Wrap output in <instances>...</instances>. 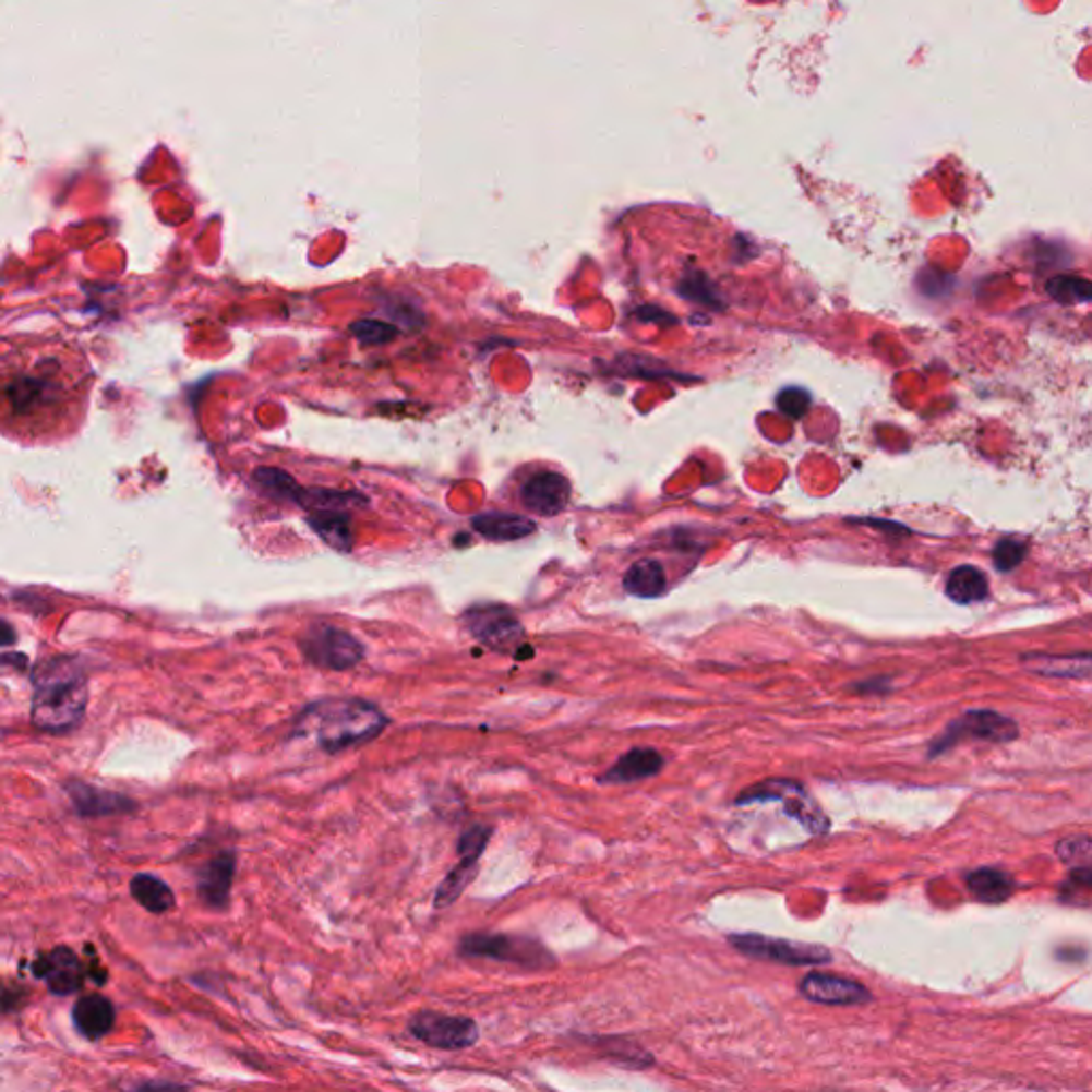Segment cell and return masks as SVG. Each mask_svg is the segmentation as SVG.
Wrapping results in <instances>:
<instances>
[{
    "label": "cell",
    "instance_id": "cb8c5ba5",
    "mask_svg": "<svg viewBox=\"0 0 1092 1092\" xmlns=\"http://www.w3.org/2000/svg\"><path fill=\"white\" fill-rule=\"evenodd\" d=\"M1022 662L1029 670L1045 674V676H1076V679H1089L1091 676V653L1082 656H1071V658H1052V656H1024Z\"/></svg>",
    "mask_w": 1092,
    "mask_h": 1092
},
{
    "label": "cell",
    "instance_id": "ac0fdd59",
    "mask_svg": "<svg viewBox=\"0 0 1092 1092\" xmlns=\"http://www.w3.org/2000/svg\"><path fill=\"white\" fill-rule=\"evenodd\" d=\"M472 527L493 542H515L536 531V523L515 513H484L472 519Z\"/></svg>",
    "mask_w": 1092,
    "mask_h": 1092
},
{
    "label": "cell",
    "instance_id": "484cf974",
    "mask_svg": "<svg viewBox=\"0 0 1092 1092\" xmlns=\"http://www.w3.org/2000/svg\"><path fill=\"white\" fill-rule=\"evenodd\" d=\"M476 873H478V862H470V860H461L451 873L448 877L442 881L437 895H435V907H448L453 902L457 901L464 890L475 881Z\"/></svg>",
    "mask_w": 1092,
    "mask_h": 1092
},
{
    "label": "cell",
    "instance_id": "9c48e42d",
    "mask_svg": "<svg viewBox=\"0 0 1092 1092\" xmlns=\"http://www.w3.org/2000/svg\"><path fill=\"white\" fill-rule=\"evenodd\" d=\"M730 946L752 958L770 960L790 967H807V964H828L832 960L830 951L813 944H799L790 939H775L764 935H730Z\"/></svg>",
    "mask_w": 1092,
    "mask_h": 1092
},
{
    "label": "cell",
    "instance_id": "ffe728a7",
    "mask_svg": "<svg viewBox=\"0 0 1092 1092\" xmlns=\"http://www.w3.org/2000/svg\"><path fill=\"white\" fill-rule=\"evenodd\" d=\"M308 521L312 525V529L335 551L348 553L352 549V527H350V517L346 511H339V508L312 511Z\"/></svg>",
    "mask_w": 1092,
    "mask_h": 1092
},
{
    "label": "cell",
    "instance_id": "52a82bcc",
    "mask_svg": "<svg viewBox=\"0 0 1092 1092\" xmlns=\"http://www.w3.org/2000/svg\"><path fill=\"white\" fill-rule=\"evenodd\" d=\"M752 801H781L785 813L794 819H799L811 835H826L830 828V821L826 813L815 805V801L808 796L805 785L788 779H768L764 783H758L749 788L745 794L739 796V805L752 803Z\"/></svg>",
    "mask_w": 1092,
    "mask_h": 1092
},
{
    "label": "cell",
    "instance_id": "277c9868",
    "mask_svg": "<svg viewBox=\"0 0 1092 1092\" xmlns=\"http://www.w3.org/2000/svg\"><path fill=\"white\" fill-rule=\"evenodd\" d=\"M299 649L310 664L327 670H348L365 658L361 640L332 623H314L299 638Z\"/></svg>",
    "mask_w": 1092,
    "mask_h": 1092
},
{
    "label": "cell",
    "instance_id": "2e32d148",
    "mask_svg": "<svg viewBox=\"0 0 1092 1092\" xmlns=\"http://www.w3.org/2000/svg\"><path fill=\"white\" fill-rule=\"evenodd\" d=\"M67 792L73 799L75 811L84 817H100V815H116V813H129L135 808V803L122 794L98 790L88 783H69Z\"/></svg>",
    "mask_w": 1092,
    "mask_h": 1092
},
{
    "label": "cell",
    "instance_id": "44dd1931",
    "mask_svg": "<svg viewBox=\"0 0 1092 1092\" xmlns=\"http://www.w3.org/2000/svg\"><path fill=\"white\" fill-rule=\"evenodd\" d=\"M623 587L636 598H658L665 591V572L656 560H640L623 576Z\"/></svg>",
    "mask_w": 1092,
    "mask_h": 1092
},
{
    "label": "cell",
    "instance_id": "8992f818",
    "mask_svg": "<svg viewBox=\"0 0 1092 1092\" xmlns=\"http://www.w3.org/2000/svg\"><path fill=\"white\" fill-rule=\"evenodd\" d=\"M1018 723L1011 717H1005L997 711H969L953 719L939 734L931 749L928 758H937L948 754L953 745L973 739V741H991V743H1011L1018 739Z\"/></svg>",
    "mask_w": 1092,
    "mask_h": 1092
},
{
    "label": "cell",
    "instance_id": "5bb4252c",
    "mask_svg": "<svg viewBox=\"0 0 1092 1092\" xmlns=\"http://www.w3.org/2000/svg\"><path fill=\"white\" fill-rule=\"evenodd\" d=\"M236 862L238 860L233 852H220L199 871L196 892L207 907L223 909L229 904L231 886L236 879Z\"/></svg>",
    "mask_w": 1092,
    "mask_h": 1092
},
{
    "label": "cell",
    "instance_id": "5b68a950",
    "mask_svg": "<svg viewBox=\"0 0 1092 1092\" xmlns=\"http://www.w3.org/2000/svg\"><path fill=\"white\" fill-rule=\"evenodd\" d=\"M459 951L470 958H491L500 962L519 964L525 969H551L555 964L553 953L540 941L511 935H489V933L468 935L461 941Z\"/></svg>",
    "mask_w": 1092,
    "mask_h": 1092
},
{
    "label": "cell",
    "instance_id": "f1b7e54d",
    "mask_svg": "<svg viewBox=\"0 0 1092 1092\" xmlns=\"http://www.w3.org/2000/svg\"><path fill=\"white\" fill-rule=\"evenodd\" d=\"M491 828L489 826H482V824H475L470 826L461 839H459V845H457V852H459V857L461 860H470V862H478V857L484 852L489 839H491Z\"/></svg>",
    "mask_w": 1092,
    "mask_h": 1092
},
{
    "label": "cell",
    "instance_id": "4fadbf2b",
    "mask_svg": "<svg viewBox=\"0 0 1092 1092\" xmlns=\"http://www.w3.org/2000/svg\"><path fill=\"white\" fill-rule=\"evenodd\" d=\"M801 995L821 1005H866L873 1000V995L860 982L828 973L805 975L801 982Z\"/></svg>",
    "mask_w": 1092,
    "mask_h": 1092
},
{
    "label": "cell",
    "instance_id": "836d02e7",
    "mask_svg": "<svg viewBox=\"0 0 1092 1092\" xmlns=\"http://www.w3.org/2000/svg\"><path fill=\"white\" fill-rule=\"evenodd\" d=\"M15 640H17L15 629L7 621L0 619V647H11V645H15Z\"/></svg>",
    "mask_w": 1092,
    "mask_h": 1092
},
{
    "label": "cell",
    "instance_id": "4316f807",
    "mask_svg": "<svg viewBox=\"0 0 1092 1092\" xmlns=\"http://www.w3.org/2000/svg\"><path fill=\"white\" fill-rule=\"evenodd\" d=\"M1045 290L1054 301L1065 305L1087 303L1092 295L1091 283L1078 276H1056L1045 285Z\"/></svg>",
    "mask_w": 1092,
    "mask_h": 1092
},
{
    "label": "cell",
    "instance_id": "4dcf8cb0",
    "mask_svg": "<svg viewBox=\"0 0 1092 1092\" xmlns=\"http://www.w3.org/2000/svg\"><path fill=\"white\" fill-rule=\"evenodd\" d=\"M777 406L783 415H788L790 419L796 421V419H803L807 415L811 397H808L807 391H803L799 386H790V388L779 393Z\"/></svg>",
    "mask_w": 1092,
    "mask_h": 1092
},
{
    "label": "cell",
    "instance_id": "d6986e66",
    "mask_svg": "<svg viewBox=\"0 0 1092 1092\" xmlns=\"http://www.w3.org/2000/svg\"><path fill=\"white\" fill-rule=\"evenodd\" d=\"M967 888L977 901L998 904L1011 899L1016 884L1007 873L998 868H977L967 875Z\"/></svg>",
    "mask_w": 1092,
    "mask_h": 1092
},
{
    "label": "cell",
    "instance_id": "30bf717a",
    "mask_svg": "<svg viewBox=\"0 0 1092 1092\" xmlns=\"http://www.w3.org/2000/svg\"><path fill=\"white\" fill-rule=\"evenodd\" d=\"M410 1033L435 1049H466L478 1042V1027L472 1018L421 1011L410 1020Z\"/></svg>",
    "mask_w": 1092,
    "mask_h": 1092
},
{
    "label": "cell",
    "instance_id": "7402d4cb",
    "mask_svg": "<svg viewBox=\"0 0 1092 1092\" xmlns=\"http://www.w3.org/2000/svg\"><path fill=\"white\" fill-rule=\"evenodd\" d=\"M988 578L975 566H958L950 572L946 591L956 604H973L988 598Z\"/></svg>",
    "mask_w": 1092,
    "mask_h": 1092
},
{
    "label": "cell",
    "instance_id": "ba28073f",
    "mask_svg": "<svg viewBox=\"0 0 1092 1092\" xmlns=\"http://www.w3.org/2000/svg\"><path fill=\"white\" fill-rule=\"evenodd\" d=\"M464 621L478 643L493 651L513 653L517 658V649H521L525 632L521 621L515 617L511 609L500 604L475 607L464 615Z\"/></svg>",
    "mask_w": 1092,
    "mask_h": 1092
},
{
    "label": "cell",
    "instance_id": "83f0119b",
    "mask_svg": "<svg viewBox=\"0 0 1092 1092\" xmlns=\"http://www.w3.org/2000/svg\"><path fill=\"white\" fill-rule=\"evenodd\" d=\"M350 333L365 346H382V344L393 341L399 335V329L388 325V323H382V321L363 319V321H357L350 325Z\"/></svg>",
    "mask_w": 1092,
    "mask_h": 1092
},
{
    "label": "cell",
    "instance_id": "d6a6232c",
    "mask_svg": "<svg viewBox=\"0 0 1092 1092\" xmlns=\"http://www.w3.org/2000/svg\"><path fill=\"white\" fill-rule=\"evenodd\" d=\"M1056 854L1060 855V860L1069 862V864H1076V866H1089L1091 862L1092 845L1091 839L1089 837H1073V839H1065L1056 845Z\"/></svg>",
    "mask_w": 1092,
    "mask_h": 1092
},
{
    "label": "cell",
    "instance_id": "8fae6325",
    "mask_svg": "<svg viewBox=\"0 0 1092 1092\" xmlns=\"http://www.w3.org/2000/svg\"><path fill=\"white\" fill-rule=\"evenodd\" d=\"M33 973L48 984L49 991L53 995H73L84 986L86 969L82 967L77 953L69 948H56V950L41 953L33 962Z\"/></svg>",
    "mask_w": 1092,
    "mask_h": 1092
},
{
    "label": "cell",
    "instance_id": "9a60e30c",
    "mask_svg": "<svg viewBox=\"0 0 1092 1092\" xmlns=\"http://www.w3.org/2000/svg\"><path fill=\"white\" fill-rule=\"evenodd\" d=\"M664 768V756L651 747H636L629 749L625 756L619 758L613 768H609L607 775L600 777L602 783H636L649 777H656Z\"/></svg>",
    "mask_w": 1092,
    "mask_h": 1092
},
{
    "label": "cell",
    "instance_id": "3957f363",
    "mask_svg": "<svg viewBox=\"0 0 1092 1092\" xmlns=\"http://www.w3.org/2000/svg\"><path fill=\"white\" fill-rule=\"evenodd\" d=\"M33 723L46 732L73 730L88 707V683L67 658L44 662L33 672Z\"/></svg>",
    "mask_w": 1092,
    "mask_h": 1092
},
{
    "label": "cell",
    "instance_id": "603a6c76",
    "mask_svg": "<svg viewBox=\"0 0 1092 1092\" xmlns=\"http://www.w3.org/2000/svg\"><path fill=\"white\" fill-rule=\"evenodd\" d=\"M131 895L149 913H165L176 904L173 890L163 879L147 873L133 877Z\"/></svg>",
    "mask_w": 1092,
    "mask_h": 1092
},
{
    "label": "cell",
    "instance_id": "1f68e13d",
    "mask_svg": "<svg viewBox=\"0 0 1092 1092\" xmlns=\"http://www.w3.org/2000/svg\"><path fill=\"white\" fill-rule=\"evenodd\" d=\"M1024 553H1027L1024 542L1013 540V538H1005V540H1000L997 547H995V553H993V560H995L997 571H1013V568H1016V566H1020V562L1024 560Z\"/></svg>",
    "mask_w": 1092,
    "mask_h": 1092
},
{
    "label": "cell",
    "instance_id": "e0dca14e",
    "mask_svg": "<svg viewBox=\"0 0 1092 1092\" xmlns=\"http://www.w3.org/2000/svg\"><path fill=\"white\" fill-rule=\"evenodd\" d=\"M75 1029L91 1042L107 1035L116 1022V1009L109 998L100 995H86L80 998L73 1007Z\"/></svg>",
    "mask_w": 1092,
    "mask_h": 1092
},
{
    "label": "cell",
    "instance_id": "7c38bea8",
    "mask_svg": "<svg viewBox=\"0 0 1092 1092\" xmlns=\"http://www.w3.org/2000/svg\"><path fill=\"white\" fill-rule=\"evenodd\" d=\"M571 482L557 472L531 476L521 489L525 508L540 517L562 515L571 504Z\"/></svg>",
    "mask_w": 1092,
    "mask_h": 1092
},
{
    "label": "cell",
    "instance_id": "f546056e",
    "mask_svg": "<svg viewBox=\"0 0 1092 1092\" xmlns=\"http://www.w3.org/2000/svg\"><path fill=\"white\" fill-rule=\"evenodd\" d=\"M679 292L685 295L689 301H698V303L717 308L719 297L712 288L711 280L705 274H694L692 278H685L679 286Z\"/></svg>",
    "mask_w": 1092,
    "mask_h": 1092
},
{
    "label": "cell",
    "instance_id": "6da1fadb",
    "mask_svg": "<svg viewBox=\"0 0 1092 1092\" xmlns=\"http://www.w3.org/2000/svg\"><path fill=\"white\" fill-rule=\"evenodd\" d=\"M95 370L73 341L31 339L0 355V435L22 446H56L88 417Z\"/></svg>",
    "mask_w": 1092,
    "mask_h": 1092
},
{
    "label": "cell",
    "instance_id": "d4e9b609",
    "mask_svg": "<svg viewBox=\"0 0 1092 1092\" xmlns=\"http://www.w3.org/2000/svg\"><path fill=\"white\" fill-rule=\"evenodd\" d=\"M254 480L261 487V491L265 495H269L272 500L295 502L297 504L301 487L295 482L292 476L286 475L285 470H278V468H259L254 472Z\"/></svg>",
    "mask_w": 1092,
    "mask_h": 1092
},
{
    "label": "cell",
    "instance_id": "7a4b0ae2",
    "mask_svg": "<svg viewBox=\"0 0 1092 1092\" xmlns=\"http://www.w3.org/2000/svg\"><path fill=\"white\" fill-rule=\"evenodd\" d=\"M386 715L372 703L359 698L319 700L297 717V732L310 736L329 754L363 745L386 728Z\"/></svg>",
    "mask_w": 1092,
    "mask_h": 1092
}]
</instances>
